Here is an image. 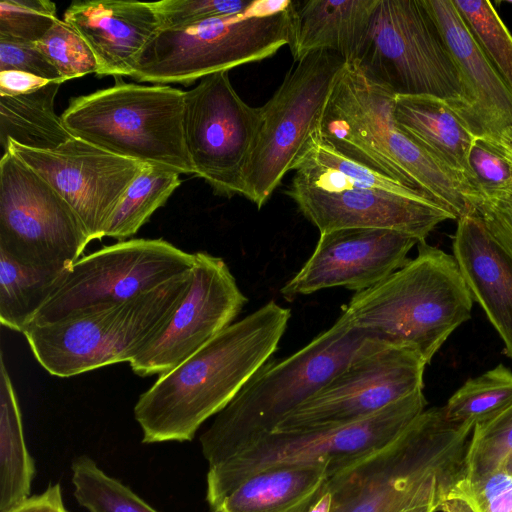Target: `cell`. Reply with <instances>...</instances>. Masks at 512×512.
I'll return each instance as SVG.
<instances>
[{"mask_svg":"<svg viewBox=\"0 0 512 512\" xmlns=\"http://www.w3.org/2000/svg\"><path fill=\"white\" fill-rule=\"evenodd\" d=\"M290 318L289 309L271 300L159 376L134 406L142 441L192 440L270 360Z\"/></svg>","mask_w":512,"mask_h":512,"instance_id":"6da1fadb","label":"cell"},{"mask_svg":"<svg viewBox=\"0 0 512 512\" xmlns=\"http://www.w3.org/2000/svg\"><path fill=\"white\" fill-rule=\"evenodd\" d=\"M473 428L448 420L443 407L425 409L382 447L330 463L331 512H401L426 497L446 498L465 478Z\"/></svg>","mask_w":512,"mask_h":512,"instance_id":"7a4b0ae2","label":"cell"},{"mask_svg":"<svg viewBox=\"0 0 512 512\" xmlns=\"http://www.w3.org/2000/svg\"><path fill=\"white\" fill-rule=\"evenodd\" d=\"M384 343L341 314L327 330L292 355L268 361L220 411L200 436L209 466L220 463L275 430L353 360Z\"/></svg>","mask_w":512,"mask_h":512,"instance_id":"3957f363","label":"cell"},{"mask_svg":"<svg viewBox=\"0 0 512 512\" xmlns=\"http://www.w3.org/2000/svg\"><path fill=\"white\" fill-rule=\"evenodd\" d=\"M285 193L320 233L367 228L425 241L440 223L456 220L425 195L345 157L318 135Z\"/></svg>","mask_w":512,"mask_h":512,"instance_id":"277c9868","label":"cell"},{"mask_svg":"<svg viewBox=\"0 0 512 512\" xmlns=\"http://www.w3.org/2000/svg\"><path fill=\"white\" fill-rule=\"evenodd\" d=\"M418 254L343 309L350 323L381 342L407 346L427 364L471 317L473 299L453 255L417 243Z\"/></svg>","mask_w":512,"mask_h":512,"instance_id":"5b68a950","label":"cell"},{"mask_svg":"<svg viewBox=\"0 0 512 512\" xmlns=\"http://www.w3.org/2000/svg\"><path fill=\"white\" fill-rule=\"evenodd\" d=\"M191 271L127 301L32 324L23 335L39 364L54 376L130 363L167 324L190 286Z\"/></svg>","mask_w":512,"mask_h":512,"instance_id":"8992f818","label":"cell"},{"mask_svg":"<svg viewBox=\"0 0 512 512\" xmlns=\"http://www.w3.org/2000/svg\"><path fill=\"white\" fill-rule=\"evenodd\" d=\"M295 1L253 0L245 10L184 28L161 29L132 78L188 86L207 75L266 59L290 44Z\"/></svg>","mask_w":512,"mask_h":512,"instance_id":"52a82bcc","label":"cell"},{"mask_svg":"<svg viewBox=\"0 0 512 512\" xmlns=\"http://www.w3.org/2000/svg\"><path fill=\"white\" fill-rule=\"evenodd\" d=\"M115 84L70 100L61 117L76 137L115 155L194 174L183 134L184 91Z\"/></svg>","mask_w":512,"mask_h":512,"instance_id":"ba28073f","label":"cell"},{"mask_svg":"<svg viewBox=\"0 0 512 512\" xmlns=\"http://www.w3.org/2000/svg\"><path fill=\"white\" fill-rule=\"evenodd\" d=\"M345 66L334 52H312L289 70L260 107L261 123L244 170L242 193L258 209L306 155Z\"/></svg>","mask_w":512,"mask_h":512,"instance_id":"9c48e42d","label":"cell"},{"mask_svg":"<svg viewBox=\"0 0 512 512\" xmlns=\"http://www.w3.org/2000/svg\"><path fill=\"white\" fill-rule=\"evenodd\" d=\"M426 403L423 390H419L356 422L267 433L226 460L209 466L208 506L261 471L341 462L376 450L396 438L425 410Z\"/></svg>","mask_w":512,"mask_h":512,"instance_id":"30bf717a","label":"cell"},{"mask_svg":"<svg viewBox=\"0 0 512 512\" xmlns=\"http://www.w3.org/2000/svg\"><path fill=\"white\" fill-rule=\"evenodd\" d=\"M395 96L357 63H346L327 102L321 134L345 157L423 194L419 181L431 154L396 123Z\"/></svg>","mask_w":512,"mask_h":512,"instance_id":"8fae6325","label":"cell"},{"mask_svg":"<svg viewBox=\"0 0 512 512\" xmlns=\"http://www.w3.org/2000/svg\"><path fill=\"white\" fill-rule=\"evenodd\" d=\"M357 64L394 94L440 98L462 119L461 77L424 0H379Z\"/></svg>","mask_w":512,"mask_h":512,"instance_id":"7c38bea8","label":"cell"},{"mask_svg":"<svg viewBox=\"0 0 512 512\" xmlns=\"http://www.w3.org/2000/svg\"><path fill=\"white\" fill-rule=\"evenodd\" d=\"M193 264L194 253L164 239L133 238L102 247L71 265L31 325L127 301L190 271Z\"/></svg>","mask_w":512,"mask_h":512,"instance_id":"4fadbf2b","label":"cell"},{"mask_svg":"<svg viewBox=\"0 0 512 512\" xmlns=\"http://www.w3.org/2000/svg\"><path fill=\"white\" fill-rule=\"evenodd\" d=\"M65 199L10 151L0 160V248L18 260L68 269L90 242Z\"/></svg>","mask_w":512,"mask_h":512,"instance_id":"5bb4252c","label":"cell"},{"mask_svg":"<svg viewBox=\"0 0 512 512\" xmlns=\"http://www.w3.org/2000/svg\"><path fill=\"white\" fill-rule=\"evenodd\" d=\"M261 123L260 107L244 102L228 71L207 75L184 91L183 134L194 175L214 193L242 196L243 174Z\"/></svg>","mask_w":512,"mask_h":512,"instance_id":"9a60e30c","label":"cell"},{"mask_svg":"<svg viewBox=\"0 0 512 512\" xmlns=\"http://www.w3.org/2000/svg\"><path fill=\"white\" fill-rule=\"evenodd\" d=\"M426 365L413 348L381 343L353 360L275 430L321 429L367 418L423 390Z\"/></svg>","mask_w":512,"mask_h":512,"instance_id":"2e32d148","label":"cell"},{"mask_svg":"<svg viewBox=\"0 0 512 512\" xmlns=\"http://www.w3.org/2000/svg\"><path fill=\"white\" fill-rule=\"evenodd\" d=\"M7 150L65 199L91 241L105 237L115 210L145 165L76 136L55 150L27 148L13 140Z\"/></svg>","mask_w":512,"mask_h":512,"instance_id":"e0dca14e","label":"cell"},{"mask_svg":"<svg viewBox=\"0 0 512 512\" xmlns=\"http://www.w3.org/2000/svg\"><path fill=\"white\" fill-rule=\"evenodd\" d=\"M190 286L161 332L129 364L139 376L164 375L230 326L247 298L225 261L194 253Z\"/></svg>","mask_w":512,"mask_h":512,"instance_id":"ac0fdd59","label":"cell"},{"mask_svg":"<svg viewBox=\"0 0 512 512\" xmlns=\"http://www.w3.org/2000/svg\"><path fill=\"white\" fill-rule=\"evenodd\" d=\"M419 241L384 229L344 228L320 233L302 268L280 290L287 301L322 289L344 287L361 292L402 268Z\"/></svg>","mask_w":512,"mask_h":512,"instance_id":"d6986e66","label":"cell"},{"mask_svg":"<svg viewBox=\"0 0 512 512\" xmlns=\"http://www.w3.org/2000/svg\"><path fill=\"white\" fill-rule=\"evenodd\" d=\"M458 68L465 93L462 116L474 136L501 141L512 129V91L469 32L453 0H424Z\"/></svg>","mask_w":512,"mask_h":512,"instance_id":"ffe728a7","label":"cell"},{"mask_svg":"<svg viewBox=\"0 0 512 512\" xmlns=\"http://www.w3.org/2000/svg\"><path fill=\"white\" fill-rule=\"evenodd\" d=\"M64 21L93 51L98 76L132 77L145 46L161 30L152 2L75 1L66 9Z\"/></svg>","mask_w":512,"mask_h":512,"instance_id":"44dd1931","label":"cell"},{"mask_svg":"<svg viewBox=\"0 0 512 512\" xmlns=\"http://www.w3.org/2000/svg\"><path fill=\"white\" fill-rule=\"evenodd\" d=\"M453 256L475 300L512 358V259L492 237L478 213L457 220Z\"/></svg>","mask_w":512,"mask_h":512,"instance_id":"7402d4cb","label":"cell"},{"mask_svg":"<svg viewBox=\"0 0 512 512\" xmlns=\"http://www.w3.org/2000/svg\"><path fill=\"white\" fill-rule=\"evenodd\" d=\"M379 0L295 1L289 48L295 62L327 50L357 63L367 46Z\"/></svg>","mask_w":512,"mask_h":512,"instance_id":"603a6c76","label":"cell"},{"mask_svg":"<svg viewBox=\"0 0 512 512\" xmlns=\"http://www.w3.org/2000/svg\"><path fill=\"white\" fill-rule=\"evenodd\" d=\"M394 116L398 126L410 138L469 185L479 205L468 166V154L475 136L459 115L437 97L396 95Z\"/></svg>","mask_w":512,"mask_h":512,"instance_id":"cb8c5ba5","label":"cell"},{"mask_svg":"<svg viewBox=\"0 0 512 512\" xmlns=\"http://www.w3.org/2000/svg\"><path fill=\"white\" fill-rule=\"evenodd\" d=\"M330 463L286 466L256 473L217 502L210 512H307L318 497Z\"/></svg>","mask_w":512,"mask_h":512,"instance_id":"d4e9b609","label":"cell"},{"mask_svg":"<svg viewBox=\"0 0 512 512\" xmlns=\"http://www.w3.org/2000/svg\"><path fill=\"white\" fill-rule=\"evenodd\" d=\"M60 83L50 82L35 91L0 94V144L3 153L9 140L37 150H55L74 135L55 112Z\"/></svg>","mask_w":512,"mask_h":512,"instance_id":"484cf974","label":"cell"},{"mask_svg":"<svg viewBox=\"0 0 512 512\" xmlns=\"http://www.w3.org/2000/svg\"><path fill=\"white\" fill-rule=\"evenodd\" d=\"M35 465L23 432L21 412L4 356L0 355V512L30 497Z\"/></svg>","mask_w":512,"mask_h":512,"instance_id":"4316f807","label":"cell"},{"mask_svg":"<svg viewBox=\"0 0 512 512\" xmlns=\"http://www.w3.org/2000/svg\"><path fill=\"white\" fill-rule=\"evenodd\" d=\"M68 269L25 263L0 248L1 325L23 333Z\"/></svg>","mask_w":512,"mask_h":512,"instance_id":"83f0119b","label":"cell"},{"mask_svg":"<svg viewBox=\"0 0 512 512\" xmlns=\"http://www.w3.org/2000/svg\"><path fill=\"white\" fill-rule=\"evenodd\" d=\"M180 184L179 173L145 164L115 210L105 237L123 241L135 235Z\"/></svg>","mask_w":512,"mask_h":512,"instance_id":"f1b7e54d","label":"cell"},{"mask_svg":"<svg viewBox=\"0 0 512 512\" xmlns=\"http://www.w3.org/2000/svg\"><path fill=\"white\" fill-rule=\"evenodd\" d=\"M512 404V371L502 364L467 380L443 407L445 416L454 423L475 426Z\"/></svg>","mask_w":512,"mask_h":512,"instance_id":"f546056e","label":"cell"},{"mask_svg":"<svg viewBox=\"0 0 512 512\" xmlns=\"http://www.w3.org/2000/svg\"><path fill=\"white\" fill-rule=\"evenodd\" d=\"M74 496L89 512H159L88 456L72 463Z\"/></svg>","mask_w":512,"mask_h":512,"instance_id":"4dcf8cb0","label":"cell"},{"mask_svg":"<svg viewBox=\"0 0 512 512\" xmlns=\"http://www.w3.org/2000/svg\"><path fill=\"white\" fill-rule=\"evenodd\" d=\"M482 53L512 91V35L487 0H453Z\"/></svg>","mask_w":512,"mask_h":512,"instance_id":"1f68e13d","label":"cell"},{"mask_svg":"<svg viewBox=\"0 0 512 512\" xmlns=\"http://www.w3.org/2000/svg\"><path fill=\"white\" fill-rule=\"evenodd\" d=\"M511 455L512 404L474 426L466 453L464 480L475 481L501 468Z\"/></svg>","mask_w":512,"mask_h":512,"instance_id":"d6a6232c","label":"cell"},{"mask_svg":"<svg viewBox=\"0 0 512 512\" xmlns=\"http://www.w3.org/2000/svg\"><path fill=\"white\" fill-rule=\"evenodd\" d=\"M468 166L480 204L505 199L512 192V152L502 141L475 136Z\"/></svg>","mask_w":512,"mask_h":512,"instance_id":"836d02e7","label":"cell"},{"mask_svg":"<svg viewBox=\"0 0 512 512\" xmlns=\"http://www.w3.org/2000/svg\"><path fill=\"white\" fill-rule=\"evenodd\" d=\"M35 44L58 70L63 82L99 72V64L89 45L64 20L59 19Z\"/></svg>","mask_w":512,"mask_h":512,"instance_id":"e575fe53","label":"cell"},{"mask_svg":"<svg viewBox=\"0 0 512 512\" xmlns=\"http://www.w3.org/2000/svg\"><path fill=\"white\" fill-rule=\"evenodd\" d=\"M58 20L56 5L49 0H2L0 39L37 43Z\"/></svg>","mask_w":512,"mask_h":512,"instance_id":"d590c367","label":"cell"},{"mask_svg":"<svg viewBox=\"0 0 512 512\" xmlns=\"http://www.w3.org/2000/svg\"><path fill=\"white\" fill-rule=\"evenodd\" d=\"M252 2L253 0H161L152 2V5L159 16L161 29H177L241 12Z\"/></svg>","mask_w":512,"mask_h":512,"instance_id":"8d00e7d4","label":"cell"},{"mask_svg":"<svg viewBox=\"0 0 512 512\" xmlns=\"http://www.w3.org/2000/svg\"><path fill=\"white\" fill-rule=\"evenodd\" d=\"M449 495H457L475 512H512V474L499 468L475 481L461 480Z\"/></svg>","mask_w":512,"mask_h":512,"instance_id":"74e56055","label":"cell"},{"mask_svg":"<svg viewBox=\"0 0 512 512\" xmlns=\"http://www.w3.org/2000/svg\"><path fill=\"white\" fill-rule=\"evenodd\" d=\"M5 70H18L50 82L63 83L58 70L35 43L0 39V71Z\"/></svg>","mask_w":512,"mask_h":512,"instance_id":"f35d334b","label":"cell"},{"mask_svg":"<svg viewBox=\"0 0 512 512\" xmlns=\"http://www.w3.org/2000/svg\"><path fill=\"white\" fill-rule=\"evenodd\" d=\"M492 237L502 246L512 259V201H483L477 207Z\"/></svg>","mask_w":512,"mask_h":512,"instance_id":"ab89813d","label":"cell"},{"mask_svg":"<svg viewBox=\"0 0 512 512\" xmlns=\"http://www.w3.org/2000/svg\"><path fill=\"white\" fill-rule=\"evenodd\" d=\"M8 512H69L63 502L58 483L50 485L41 494L33 495Z\"/></svg>","mask_w":512,"mask_h":512,"instance_id":"60d3db41","label":"cell"},{"mask_svg":"<svg viewBox=\"0 0 512 512\" xmlns=\"http://www.w3.org/2000/svg\"><path fill=\"white\" fill-rule=\"evenodd\" d=\"M49 83L46 79L18 70L0 71V94H25Z\"/></svg>","mask_w":512,"mask_h":512,"instance_id":"b9f144b4","label":"cell"},{"mask_svg":"<svg viewBox=\"0 0 512 512\" xmlns=\"http://www.w3.org/2000/svg\"><path fill=\"white\" fill-rule=\"evenodd\" d=\"M441 512H475L464 498L457 495H448L439 505Z\"/></svg>","mask_w":512,"mask_h":512,"instance_id":"7bdbcfd3","label":"cell"},{"mask_svg":"<svg viewBox=\"0 0 512 512\" xmlns=\"http://www.w3.org/2000/svg\"><path fill=\"white\" fill-rule=\"evenodd\" d=\"M443 499L445 498L439 495L426 497L413 503L401 512H436Z\"/></svg>","mask_w":512,"mask_h":512,"instance_id":"ee69618b","label":"cell"},{"mask_svg":"<svg viewBox=\"0 0 512 512\" xmlns=\"http://www.w3.org/2000/svg\"><path fill=\"white\" fill-rule=\"evenodd\" d=\"M332 510V495L331 491L325 481L318 497L310 506L307 512H331Z\"/></svg>","mask_w":512,"mask_h":512,"instance_id":"f6af8a7d","label":"cell"},{"mask_svg":"<svg viewBox=\"0 0 512 512\" xmlns=\"http://www.w3.org/2000/svg\"><path fill=\"white\" fill-rule=\"evenodd\" d=\"M501 141L509 148L512 152V129L506 131L501 139Z\"/></svg>","mask_w":512,"mask_h":512,"instance_id":"bcb514c9","label":"cell"},{"mask_svg":"<svg viewBox=\"0 0 512 512\" xmlns=\"http://www.w3.org/2000/svg\"><path fill=\"white\" fill-rule=\"evenodd\" d=\"M501 468L512 474V455L505 460Z\"/></svg>","mask_w":512,"mask_h":512,"instance_id":"7dc6e473","label":"cell"}]
</instances>
